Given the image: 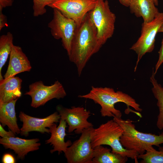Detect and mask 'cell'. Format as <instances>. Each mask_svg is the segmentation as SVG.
Segmentation results:
<instances>
[{
  "label": "cell",
  "mask_w": 163,
  "mask_h": 163,
  "mask_svg": "<svg viewBox=\"0 0 163 163\" xmlns=\"http://www.w3.org/2000/svg\"><path fill=\"white\" fill-rule=\"evenodd\" d=\"M97 0H56L48 5L74 20L79 26L86 15L94 8Z\"/></svg>",
  "instance_id": "obj_10"
},
{
  "label": "cell",
  "mask_w": 163,
  "mask_h": 163,
  "mask_svg": "<svg viewBox=\"0 0 163 163\" xmlns=\"http://www.w3.org/2000/svg\"><path fill=\"white\" fill-rule=\"evenodd\" d=\"M67 123L64 120L61 119L59 123L57 126L55 123L50 128V137L45 141L46 144L50 143L52 145L53 149L50 151L51 153L58 151L59 155L62 152L65 153L67 148L72 144L70 140L65 142V138L66 134V129L67 126Z\"/></svg>",
  "instance_id": "obj_15"
},
{
  "label": "cell",
  "mask_w": 163,
  "mask_h": 163,
  "mask_svg": "<svg viewBox=\"0 0 163 163\" xmlns=\"http://www.w3.org/2000/svg\"><path fill=\"white\" fill-rule=\"evenodd\" d=\"M2 162L3 163H14L15 160L14 157L11 154L6 153L5 154L2 158Z\"/></svg>",
  "instance_id": "obj_26"
},
{
  "label": "cell",
  "mask_w": 163,
  "mask_h": 163,
  "mask_svg": "<svg viewBox=\"0 0 163 163\" xmlns=\"http://www.w3.org/2000/svg\"><path fill=\"white\" fill-rule=\"evenodd\" d=\"M56 0H33V15L37 17L45 14L46 11V6L51 4Z\"/></svg>",
  "instance_id": "obj_23"
},
{
  "label": "cell",
  "mask_w": 163,
  "mask_h": 163,
  "mask_svg": "<svg viewBox=\"0 0 163 163\" xmlns=\"http://www.w3.org/2000/svg\"><path fill=\"white\" fill-rule=\"evenodd\" d=\"M13 40V35L10 32H8L6 34L2 35L0 37V81L4 79L2 70L14 45Z\"/></svg>",
  "instance_id": "obj_21"
},
{
  "label": "cell",
  "mask_w": 163,
  "mask_h": 163,
  "mask_svg": "<svg viewBox=\"0 0 163 163\" xmlns=\"http://www.w3.org/2000/svg\"><path fill=\"white\" fill-rule=\"evenodd\" d=\"M39 141L38 138L25 139L12 137L1 138L0 143L5 148L13 150L18 159L23 160L28 153L39 149L41 145Z\"/></svg>",
  "instance_id": "obj_13"
},
{
  "label": "cell",
  "mask_w": 163,
  "mask_h": 163,
  "mask_svg": "<svg viewBox=\"0 0 163 163\" xmlns=\"http://www.w3.org/2000/svg\"><path fill=\"white\" fill-rule=\"evenodd\" d=\"M18 99L7 103L0 102V122L3 126H7L15 134L20 133L17 122L15 105Z\"/></svg>",
  "instance_id": "obj_18"
},
{
  "label": "cell",
  "mask_w": 163,
  "mask_h": 163,
  "mask_svg": "<svg viewBox=\"0 0 163 163\" xmlns=\"http://www.w3.org/2000/svg\"><path fill=\"white\" fill-rule=\"evenodd\" d=\"M78 97L91 100L100 105L101 107L100 113L103 117L121 118V111L114 107L115 104L118 102H123L126 105L127 108L125 110L126 114L132 112L137 114V111L141 112L142 110L140 105L130 96L121 91H115L112 88L92 86L88 93Z\"/></svg>",
  "instance_id": "obj_2"
},
{
  "label": "cell",
  "mask_w": 163,
  "mask_h": 163,
  "mask_svg": "<svg viewBox=\"0 0 163 163\" xmlns=\"http://www.w3.org/2000/svg\"><path fill=\"white\" fill-rule=\"evenodd\" d=\"M22 80L13 76L0 81V102L7 103L18 99L21 95Z\"/></svg>",
  "instance_id": "obj_16"
},
{
  "label": "cell",
  "mask_w": 163,
  "mask_h": 163,
  "mask_svg": "<svg viewBox=\"0 0 163 163\" xmlns=\"http://www.w3.org/2000/svg\"><path fill=\"white\" fill-rule=\"evenodd\" d=\"M7 18L6 16L2 13V10H0V31L2 29L7 26Z\"/></svg>",
  "instance_id": "obj_27"
},
{
  "label": "cell",
  "mask_w": 163,
  "mask_h": 163,
  "mask_svg": "<svg viewBox=\"0 0 163 163\" xmlns=\"http://www.w3.org/2000/svg\"><path fill=\"white\" fill-rule=\"evenodd\" d=\"M131 0H119L122 5L126 7H129Z\"/></svg>",
  "instance_id": "obj_28"
},
{
  "label": "cell",
  "mask_w": 163,
  "mask_h": 163,
  "mask_svg": "<svg viewBox=\"0 0 163 163\" xmlns=\"http://www.w3.org/2000/svg\"><path fill=\"white\" fill-rule=\"evenodd\" d=\"M158 53V59L155 65L154 70V73L155 75L156 74L158 69L163 63V37L161 42V46Z\"/></svg>",
  "instance_id": "obj_24"
},
{
  "label": "cell",
  "mask_w": 163,
  "mask_h": 163,
  "mask_svg": "<svg viewBox=\"0 0 163 163\" xmlns=\"http://www.w3.org/2000/svg\"><path fill=\"white\" fill-rule=\"evenodd\" d=\"M163 25V13L159 12L152 21L143 22L142 25L141 34L130 48L137 55V60L134 71L136 70L138 63L142 57L147 53L154 50L155 37L161 27Z\"/></svg>",
  "instance_id": "obj_6"
},
{
  "label": "cell",
  "mask_w": 163,
  "mask_h": 163,
  "mask_svg": "<svg viewBox=\"0 0 163 163\" xmlns=\"http://www.w3.org/2000/svg\"><path fill=\"white\" fill-rule=\"evenodd\" d=\"M155 75L153 68L150 81L152 85V92L157 100V105L159 110L156 125L158 129L162 130L163 129V87L158 83Z\"/></svg>",
  "instance_id": "obj_20"
},
{
  "label": "cell",
  "mask_w": 163,
  "mask_h": 163,
  "mask_svg": "<svg viewBox=\"0 0 163 163\" xmlns=\"http://www.w3.org/2000/svg\"><path fill=\"white\" fill-rule=\"evenodd\" d=\"M113 120L122 127L123 133L120 138L122 146L128 150H134L139 155L144 154L147 151L153 150V146L158 147L163 144V132L159 135L138 131L133 121L128 119L113 117Z\"/></svg>",
  "instance_id": "obj_3"
},
{
  "label": "cell",
  "mask_w": 163,
  "mask_h": 163,
  "mask_svg": "<svg viewBox=\"0 0 163 163\" xmlns=\"http://www.w3.org/2000/svg\"><path fill=\"white\" fill-rule=\"evenodd\" d=\"M56 110L61 119L67 124L69 133L74 131L76 134H80L84 129L93 127L92 123L88 121L91 116L90 111L83 107L73 106L67 108L58 105Z\"/></svg>",
  "instance_id": "obj_11"
},
{
  "label": "cell",
  "mask_w": 163,
  "mask_h": 163,
  "mask_svg": "<svg viewBox=\"0 0 163 163\" xmlns=\"http://www.w3.org/2000/svg\"><path fill=\"white\" fill-rule=\"evenodd\" d=\"M158 150L155 149L147 151L138 155V159H141V163H163V146H160Z\"/></svg>",
  "instance_id": "obj_22"
},
{
  "label": "cell",
  "mask_w": 163,
  "mask_h": 163,
  "mask_svg": "<svg viewBox=\"0 0 163 163\" xmlns=\"http://www.w3.org/2000/svg\"><path fill=\"white\" fill-rule=\"evenodd\" d=\"M24 94L31 97L30 105L36 108L44 105L53 99L63 98L66 95V93L62 85L58 81L50 86L46 85L40 81L30 85L29 91Z\"/></svg>",
  "instance_id": "obj_8"
},
{
  "label": "cell",
  "mask_w": 163,
  "mask_h": 163,
  "mask_svg": "<svg viewBox=\"0 0 163 163\" xmlns=\"http://www.w3.org/2000/svg\"><path fill=\"white\" fill-rule=\"evenodd\" d=\"M15 134L10 130L8 131H6L3 128V126L0 124V136L2 138H8L15 137Z\"/></svg>",
  "instance_id": "obj_25"
},
{
  "label": "cell",
  "mask_w": 163,
  "mask_h": 163,
  "mask_svg": "<svg viewBox=\"0 0 163 163\" xmlns=\"http://www.w3.org/2000/svg\"><path fill=\"white\" fill-rule=\"evenodd\" d=\"M156 6H158V0H153Z\"/></svg>",
  "instance_id": "obj_31"
},
{
  "label": "cell",
  "mask_w": 163,
  "mask_h": 163,
  "mask_svg": "<svg viewBox=\"0 0 163 163\" xmlns=\"http://www.w3.org/2000/svg\"><path fill=\"white\" fill-rule=\"evenodd\" d=\"M48 26L55 39H61L62 46L69 55L72 40L78 27L75 21L54 8L53 18L48 24Z\"/></svg>",
  "instance_id": "obj_7"
},
{
  "label": "cell",
  "mask_w": 163,
  "mask_h": 163,
  "mask_svg": "<svg viewBox=\"0 0 163 163\" xmlns=\"http://www.w3.org/2000/svg\"><path fill=\"white\" fill-rule=\"evenodd\" d=\"M12 0H0V5H6L9 4Z\"/></svg>",
  "instance_id": "obj_29"
},
{
  "label": "cell",
  "mask_w": 163,
  "mask_h": 163,
  "mask_svg": "<svg viewBox=\"0 0 163 163\" xmlns=\"http://www.w3.org/2000/svg\"><path fill=\"white\" fill-rule=\"evenodd\" d=\"M93 127L84 129L79 139L68 147L64 153L68 163H92L93 149L91 133Z\"/></svg>",
  "instance_id": "obj_9"
},
{
  "label": "cell",
  "mask_w": 163,
  "mask_h": 163,
  "mask_svg": "<svg viewBox=\"0 0 163 163\" xmlns=\"http://www.w3.org/2000/svg\"><path fill=\"white\" fill-rule=\"evenodd\" d=\"M123 133L122 127L113 119L108 120L96 128H94L91 133V145L93 149L102 145L110 146L112 152L127 156L138 163L139 154L135 151L125 148L120 142Z\"/></svg>",
  "instance_id": "obj_4"
},
{
  "label": "cell",
  "mask_w": 163,
  "mask_h": 163,
  "mask_svg": "<svg viewBox=\"0 0 163 163\" xmlns=\"http://www.w3.org/2000/svg\"><path fill=\"white\" fill-rule=\"evenodd\" d=\"M9 55V64L4 76V79L30 71L32 67L30 62L21 47L13 45Z\"/></svg>",
  "instance_id": "obj_14"
},
{
  "label": "cell",
  "mask_w": 163,
  "mask_h": 163,
  "mask_svg": "<svg viewBox=\"0 0 163 163\" xmlns=\"http://www.w3.org/2000/svg\"><path fill=\"white\" fill-rule=\"evenodd\" d=\"M130 12L137 17H142L143 22L152 21L159 13L153 0H131Z\"/></svg>",
  "instance_id": "obj_17"
},
{
  "label": "cell",
  "mask_w": 163,
  "mask_h": 163,
  "mask_svg": "<svg viewBox=\"0 0 163 163\" xmlns=\"http://www.w3.org/2000/svg\"><path fill=\"white\" fill-rule=\"evenodd\" d=\"M89 14L97 29V38L103 45L113 34L116 15L111 11L107 0H97Z\"/></svg>",
  "instance_id": "obj_5"
},
{
  "label": "cell",
  "mask_w": 163,
  "mask_h": 163,
  "mask_svg": "<svg viewBox=\"0 0 163 163\" xmlns=\"http://www.w3.org/2000/svg\"><path fill=\"white\" fill-rule=\"evenodd\" d=\"M19 118L23 123L20 129L21 136H27L30 132L36 131L42 133H50V128L54 124L59 122L61 117L58 112L43 118L34 117L21 111Z\"/></svg>",
  "instance_id": "obj_12"
},
{
  "label": "cell",
  "mask_w": 163,
  "mask_h": 163,
  "mask_svg": "<svg viewBox=\"0 0 163 163\" xmlns=\"http://www.w3.org/2000/svg\"><path fill=\"white\" fill-rule=\"evenodd\" d=\"M102 46L97 38V29L89 12L78 27L68 55L69 60L76 65L78 76L91 56Z\"/></svg>",
  "instance_id": "obj_1"
},
{
  "label": "cell",
  "mask_w": 163,
  "mask_h": 163,
  "mask_svg": "<svg viewBox=\"0 0 163 163\" xmlns=\"http://www.w3.org/2000/svg\"><path fill=\"white\" fill-rule=\"evenodd\" d=\"M160 32L163 33V25L161 27L158 31V33Z\"/></svg>",
  "instance_id": "obj_30"
},
{
  "label": "cell",
  "mask_w": 163,
  "mask_h": 163,
  "mask_svg": "<svg viewBox=\"0 0 163 163\" xmlns=\"http://www.w3.org/2000/svg\"><path fill=\"white\" fill-rule=\"evenodd\" d=\"M128 158L126 156L112 152L110 149L102 145L93 148L92 163H125Z\"/></svg>",
  "instance_id": "obj_19"
}]
</instances>
